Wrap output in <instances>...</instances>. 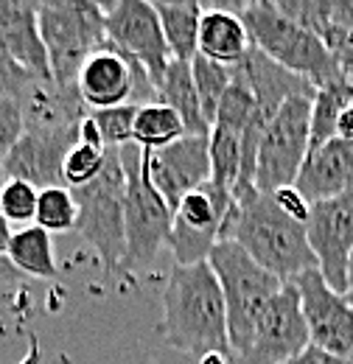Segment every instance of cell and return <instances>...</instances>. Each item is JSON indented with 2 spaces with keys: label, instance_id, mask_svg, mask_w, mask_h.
<instances>
[{
  "label": "cell",
  "instance_id": "cell-5",
  "mask_svg": "<svg viewBox=\"0 0 353 364\" xmlns=\"http://www.w3.org/2000/svg\"><path fill=\"white\" fill-rule=\"evenodd\" d=\"M79 205L76 230L95 250L107 274H118L127 252V171L118 149H107V163L95 180L73 191Z\"/></svg>",
  "mask_w": 353,
  "mask_h": 364
},
{
  "label": "cell",
  "instance_id": "cell-35",
  "mask_svg": "<svg viewBox=\"0 0 353 364\" xmlns=\"http://www.w3.org/2000/svg\"><path fill=\"white\" fill-rule=\"evenodd\" d=\"M37 76H31L28 70H23L17 62H11L6 53H0V98H11L20 101L23 92L31 87Z\"/></svg>",
  "mask_w": 353,
  "mask_h": 364
},
{
  "label": "cell",
  "instance_id": "cell-10",
  "mask_svg": "<svg viewBox=\"0 0 353 364\" xmlns=\"http://www.w3.org/2000/svg\"><path fill=\"white\" fill-rule=\"evenodd\" d=\"M76 90L82 95V101L88 104L90 112L98 109H112V107H124V104H154L157 92L149 79V73L130 59L127 53H121L112 43L98 48L85 68L79 70L76 79Z\"/></svg>",
  "mask_w": 353,
  "mask_h": 364
},
{
  "label": "cell",
  "instance_id": "cell-34",
  "mask_svg": "<svg viewBox=\"0 0 353 364\" xmlns=\"http://www.w3.org/2000/svg\"><path fill=\"white\" fill-rule=\"evenodd\" d=\"M20 137H23V112H20V104L11 101V98H0V185L6 182L3 166H6L11 149L17 146Z\"/></svg>",
  "mask_w": 353,
  "mask_h": 364
},
{
  "label": "cell",
  "instance_id": "cell-2",
  "mask_svg": "<svg viewBox=\"0 0 353 364\" xmlns=\"http://www.w3.org/2000/svg\"><path fill=\"white\" fill-rule=\"evenodd\" d=\"M221 241H236L255 264L283 283H295L300 274L317 269L306 225L289 219L272 193H261L255 185L233 191Z\"/></svg>",
  "mask_w": 353,
  "mask_h": 364
},
{
  "label": "cell",
  "instance_id": "cell-15",
  "mask_svg": "<svg viewBox=\"0 0 353 364\" xmlns=\"http://www.w3.org/2000/svg\"><path fill=\"white\" fill-rule=\"evenodd\" d=\"M295 286L300 291L311 345L331 356L353 362V311L345 303V294L334 291L320 269L300 274Z\"/></svg>",
  "mask_w": 353,
  "mask_h": 364
},
{
  "label": "cell",
  "instance_id": "cell-38",
  "mask_svg": "<svg viewBox=\"0 0 353 364\" xmlns=\"http://www.w3.org/2000/svg\"><path fill=\"white\" fill-rule=\"evenodd\" d=\"M337 137H339V140H345V143H351V146H353V101L348 104V109L342 112V118H339V127H337Z\"/></svg>",
  "mask_w": 353,
  "mask_h": 364
},
{
  "label": "cell",
  "instance_id": "cell-9",
  "mask_svg": "<svg viewBox=\"0 0 353 364\" xmlns=\"http://www.w3.org/2000/svg\"><path fill=\"white\" fill-rule=\"evenodd\" d=\"M233 208V193L211 180L199 191L188 193L174 210V225L169 235V250L174 255V267L205 264L221 241Z\"/></svg>",
  "mask_w": 353,
  "mask_h": 364
},
{
  "label": "cell",
  "instance_id": "cell-32",
  "mask_svg": "<svg viewBox=\"0 0 353 364\" xmlns=\"http://www.w3.org/2000/svg\"><path fill=\"white\" fill-rule=\"evenodd\" d=\"M137 104H124V107H112V109H98L90 112V118L95 121L101 140L107 149H121L130 146L135 135V118H137Z\"/></svg>",
  "mask_w": 353,
  "mask_h": 364
},
{
  "label": "cell",
  "instance_id": "cell-14",
  "mask_svg": "<svg viewBox=\"0 0 353 364\" xmlns=\"http://www.w3.org/2000/svg\"><path fill=\"white\" fill-rule=\"evenodd\" d=\"M143 174L176 210L188 193L211 182V135H185L166 149L143 151Z\"/></svg>",
  "mask_w": 353,
  "mask_h": 364
},
{
  "label": "cell",
  "instance_id": "cell-18",
  "mask_svg": "<svg viewBox=\"0 0 353 364\" xmlns=\"http://www.w3.org/2000/svg\"><path fill=\"white\" fill-rule=\"evenodd\" d=\"M233 79L253 92V98L258 104V115L264 121H272V115L292 98H300V95L314 98L317 95V90L306 79L280 68L255 46L244 53V59L238 65H233Z\"/></svg>",
  "mask_w": 353,
  "mask_h": 364
},
{
  "label": "cell",
  "instance_id": "cell-25",
  "mask_svg": "<svg viewBox=\"0 0 353 364\" xmlns=\"http://www.w3.org/2000/svg\"><path fill=\"white\" fill-rule=\"evenodd\" d=\"M185 135H188L185 124H182V118L176 115L172 107L154 101V104H143L137 109L132 143L140 146L143 151L166 149V146H172L176 140H182Z\"/></svg>",
  "mask_w": 353,
  "mask_h": 364
},
{
  "label": "cell",
  "instance_id": "cell-28",
  "mask_svg": "<svg viewBox=\"0 0 353 364\" xmlns=\"http://www.w3.org/2000/svg\"><path fill=\"white\" fill-rule=\"evenodd\" d=\"M76 219H79V205L70 188L59 185L40 191L37 219H34L37 228H43L45 232H68L76 230Z\"/></svg>",
  "mask_w": 353,
  "mask_h": 364
},
{
  "label": "cell",
  "instance_id": "cell-8",
  "mask_svg": "<svg viewBox=\"0 0 353 364\" xmlns=\"http://www.w3.org/2000/svg\"><path fill=\"white\" fill-rule=\"evenodd\" d=\"M311 101L314 98L306 95L286 101L266 124L253 177L261 193H275L297 182L311 151Z\"/></svg>",
  "mask_w": 353,
  "mask_h": 364
},
{
  "label": "cell",
  "instance_id": "cell-3",
  "mask_svg": "<svg viewBox=\"0 0 353 364\" xmlns=\"http://www.w3.org/2000/svg\"><path fill=\"white\" fill-rule=\"evenodd\" d=\"M250 31V43L266 53L272 62L280 68L292 70L295 76L306 79L314 90L345 79L331 56L325 43L311 34L309 28L292 23L275 3L255 0V3H241L236 9Z\"/></svg>",
  "mask_w": 353,
  "mask_h": 364
},
{
  "label": "cell",
  "instance_id": "cell-22",
  "mask_svg": "<svg viewBox=\"0 0 353 364\" xmlns=\"http://www.w3.org/2000/svg\"><path fill=\"white\" fill-rule=\"evenodd\" d=\"M154 90H157V101L172 107L176 115L182 118L188 135H211V124H208V118L202 112L191 65L172 59V65L166 68V73H163V79L157 82Z\"/></svg>",
  "mask_w": 353,
  "mask_h": 364
},
{
  "label": "cell",
  "instance_id": "cell-42",
  "mask_svg": "<svg viewBox=\"0 0 353 364\" xmlns=\"http://www.w3.org/2000/svg\"><path fill=\"white\" fill-rule=\"evenodd\" d=\"M351 286H353V261H351Z\"/></svg>",
  "mask_w": 353,
  "mask_h": 364
},
{
  "label": "cell",
  "instance_id": "cell-21",
  "mask_svg": "<svg viewBox=\"0 0 353 364\" xmlns=\"http://www.w3.org/2000/svg\"><path fill=\"white\" fill-rule=\"evenodd\" d=\"M250 48H253L250 31H247L241 14L233 6H205L202 3L199 56L233 68L244 59V53Z\"/></svg>",
  "mask_w": 353,
  "mask_h": 364
},
{
  "label": "cell",
  "instance_id": "cell-4",
  "mask_svg": "<svg viewBox=\"0 0 353 364\" xmlns=\"http://www.w3.org/2000/svg\"><path fill=\"white\" fill-rule=\"evenodd\" d=\"M208 264L219 277L221 294H224L230 353L236 359L250 348L255 325L269 306V300L283 289V280L266 272L261 264H255L236 241H219Z\"/></svg>",
  "mask_w": 353,
  "mask_h": 364
},
{
  "label": "cell",
  "instance_id": "cell-7",
  "mask_svg": "<svg viewBox=\"0 0 353 364\" xmlns=\"http://www.w3.org/2000/svg\"><path fill=\"white\" fill-rule=\"evenodd\" d=\"M118 154L127 171V252L118 272L137 274L157 258L163 247H169L174 210L143 174V149L130 143L121 146Z\"/></svg>",
  "mask_w": 353,
  "mask_h": 364
},
{
  "label": "cell",
  "instance_id": "cell-26",
  "mask_svg": "<svg viewBox=\"0 0 353 364\" xmlns=\"http://www.w3.org/2000/svg\"><path fill=\"white\" fill-rule=\"evenodd\" d=\"M353 101V82L339 79L325 87H320L311 101V149L325 146L328 140L337 137V127L342 112Z\"/></svg>",
  "mask_w": 353,
  "mask_h": 364
},
{
  "label": "cell",
  "instance_id": "cell-20",
  "mask_svg": "<svg viewBox=\"0 0 353 364\" xmlns=\"http://www.w3.org/2000/svg\"><path fill=\"white\" fill-rule=\"evenodd\" d=\"M295 188L309 205L353 193V146L334 137L320 149H311Z\"/></svg>",
  "mask_w": 353,
  "mask_h": 364
},
{
  "label": "cell",
  "instance_id": "cell-16",
  "mask_svg": "<svg viewBox=\"0 0 353 364\" xmlns=\"http://www.w3.org/2000/svg\"><path fill=\"white\" fill-rule=\"evenodd\" d=\"M17 104L23 112V132L28 135L79 132L90 115L76 85H56L53 79H34Z\"/></svg>",
  "mask_w": 353,
  "mask_h": 364
},
{
  "label": "cell",
  "instance_id": "cell-11",
  "mask_svg": "<svg viewBox=\"0 0 353 364\" xmlns=\"http://www.w3.org/2000/svg\"><path fill=\"white\" fill-rule=\"evenodd\" d=\"M104 11L107 40L135 59L157 87L166 68L172 65V50L166 46V34L160 26V17L154 11V3L149 0H115V3H98ZM157 92V90H154Z\"/></svg>",
  "mask_w": 353,
  "mask_h": 364
},
{
  "label": "cell",
  "instance_id": "cell-27",
  "mask_svg": "<svg viewBox=\"0 0 353 364\" xmlns=\"http://www.w3.org/2000/svg\"><path fill=\"white\" fill-rule=\"evenodd\" d=\"M191 73H194V85H196V92H199L202 112H205L208 124L214 127L221 98L227 95L230 85H233V68L219 65L214 59H205V56H196L191 62Z\"/></svg>",
  "mask_w": 353,
  "mask_h": 364
},
{
  "label": "cell",
  "instance_id": "cell-12",
  "mask_svg": "<svg viewBox=\"0 0 353 364\" xmlns=\"http://www.w3.org/2000/svg\"><path fill=\"white\" fill-rule=\"evenodd\" d=\"M309 345L311 336L300 306V291L295 283H283L258 319L250 348L236 356L233 364H286Z\"/></svg>",
  "mask_w": 353,
  "mask_h": 364
},
{
  "label": "cell",
  "instance_id": "cell-6",
  "mask_svg": "<svg viewBox=\"0 0 353 364\" xmlns=\"http://www.w3.org/2000/svg\"><path fill=\"white\" fill-rule=\"evenodd\" d=\"M37 14L51 79L56 85H76L85 62L110 43L101 6L90 0L37 3Z\"/></svg>",
  "mask_w": 353,
  "mask_h": 364
},
{
  "label": "cell",
  "instance_id": "cell-1",
  "mask_svg": "<svg viewBox=\"0 0 353 364\" xmlns=\"http://www.w3.org/2000/svg\"><path fill=\"white\" fill-rule=\"evenodd\" d=\"M157 331L163 345L194 362H205L211 356L233 359L224 294L208 261L174 267L169 272L163 286V319Z\"/></svg>",
  "mask_w": 353,
  "mask_h": 364
},
{
  "label": "cell",
  "instance_id": "cell-36",
  "mask_svg": "<svg viewBox=\"0 0 353 364\" xmlns=\"http://www.w3.org/2000/svg\"><path fill=\"white\" fill-rule=\"evenodd\" d=\"M272 199L278 202V208L289 216V219H295V222H300V225H306L311 216V205L306 202V196L295 188V185H289V188H280V191H275L272 193Z\"/></svg>",
  "mask_w": 353,
  "mask_h": 364
},
{
  "label": "cell",
  "instance_id": "cell-17",
  "mask_svg": "<svg viewBox=\"0 0 353 364\" xmlns=\"http://www.w3.org/2000/svg\"><path fill=\"white\" fill-rule=\"evenodd\" d=\"M79 143V132H59V135H28L17 140V146L11 149L6 166H3V177L6 180H23L34 185L37 191L45 188H59L65 185V157L70 154V149Z\"/></svg>",
  "mask_w": 353,
  "mask_h": 364
},
{
  "label": "cell",
  "instance_id": "cell-29",
  "mask_svg": "<svg viewBox=\"0 0 353 364\" xmlns=\"http://www.w3.org/2000/svg\"><path fill=\"white\" fill-rule=\"evenodd\" d=\"M211 180L230 193L241 182V137L211 129Z\"/></svg>",
  "mask_w": 353,
  "mask_h": 364
},
{
  "label": "cell",
  "instance_id": "cell-19",
  "mask_svg": "<svg viewBox=\"0 0 353 364\" xmlns=\"http://www.w3.org/2000/svg\"><path fill=\"white\" fill-rule=\"evenodd\" d=\"M0 53L37 79H51L37 3L0 0Z\"/></svg>",
  "mask_w": 353,
  "mask_h": 364
},
{
  "label": "cell",
  "instance_id": "cell-33",
  "mask_svg": "<svg viewBox=\"0 0 353 364\" xmlns=\"http://www.w3.org/2000/svg\"><path fill=\"white\" fill-rule=\"evenodd\" d=\"M93 364H199L182 353L172 350L169 345H152V342H132L124 348H115L112 353L95 359Z\"/></svg>",
  "mask_w": 353,
  "mask_h": 364
},
{
  "label": "cell",
  "instance_id": "cell-13",
  "mask_svg": "<svg viewBox=\"0 0 353 364\" xmlns=\"http://www.w3.org/2000/svg\"><path fill=\"white\" fill-rule=\"evenodd\" d=\"M311 252L325 283L345 294L351 289L353 261V193L311 205L306 222Z\"/></svg>",
  "mask_w": 353,
  "mask_h": 364
},
{
  "label": "cell",
  "instance_id": "cell-30",
  "mask_svg": "<svg viewBox=\"0 0 353 364\" xmlns=\"http://www.w3.org/2000/svg\"><path fill=\"white\" fill-rule=\"evenodd\" d=\"M40 191L23 180H6L0 185V213L11 225H34Z\"/></svg>",
  "mask_w": 353,
  "mask_h": 364
},
{
  "label": "cell",
  "instance_id": "cell-31",
  "mask_svg": "<svg viewBox=\"0 0 353 364\" xmlns=\"http://www.w3.org/2000/svg\"><path fill=\"white\" fill-rule=\"evenodd\" d=\"M107 163V149H98V146H90V143H76L70 149V154L65 157V188L76 191V188H85L90 182L101 174Z\"/></svg>",
  "mask_w": 353,
  "mask_h": 364
},
{
  "label": "cell",
  "instance_id": "cell-40",
  "mask_svg": "<svg viewBox=\"0 0 353 364\" xmlns=\"http://www.w3.org/2000/svg\"><path fill=\"white\" fill-rule=\"evenodd\" d=\"M11 238H14V232H11V222L0 213V258H6V252H9V247H11Z\"/></svg>",
  "mask_w": 353,
  "mask_h": 364
},
{
  "label": "cell",
  "instance_id": "cell-24",
  "mask_svg": "<svg viewBox=\"0 0 353 364\" xmlns=\"http://www.w3.org/2000/svg\"><path fill=\"white\" fill-rule=\"evenodd\" d=\"M11 267L23 277H40V280H53L59 274V264L53 258V241L51 232H45L37 225L17 230L11 238V247L6 252Z\"/></svg>",
  "mask_w": 353,
  "mask_h": 364
},
{
  "label": "cell",
  "instance_id": "cell-41",
  "mask_svg": "<svg viewBox=\"0 0 353 364\" xmlns=\"http://www.w3.org/2000/svg\"><path fill=\"white\" fill-rule=\"evenodd\" d=\"M345 303L351 306V311H353V286H351V289H348V291H345Z\"/></svg>",
  "mask_w": 353,
  "mask_h": 364
},
{
  "label": "cell",
  "instance_id": "cell-39",
  "mask_svg": "<svg viewBox=\"0 0 353 364\" xmlns=\"http://www.w3.org/2000/svg\"><path fill=\"white\" fill-rule=\"evenodd\" d=\"M20 280H23V274L11 267V261L9 258H0V286H14Z\"/></svg>",
  "mask_w": 353,
  "mask_h": 364
},
{
  "label": "cell",
  "instance_id": "cell-23",
  "mask_svg": "<svg viewBox=\"0 0 353 364\" xmlns=\"http://www.w3.org/2000/svg\"><path fill=\"white\" fill-rule=\"evenodd\" d=\"M154 11L160 17L166 46L172 50L174 62L191 65L199 56V23H202V3L185 0V3H169L154 0Z\"/></svg>",
  "mask_w": 353,
  "mask_h": 364
},
{
  "label": "cell",
  "instance_id": "cell-37",
  "mask_svg": "<svg viewBox=\"0 0 353 364\" xmlns=\"http://www.w3.org/2000/svg\"><path fill=\"white\" fill-rule=\"evenodd\" d=\"M286 364H353L348 359H339V356H331V353H325V350H320V348H314L309 345L300 356H295V359H289Z\"/></svg>",
  "mask_w": 353,
  "mask_h": 364
}]
</instances>
